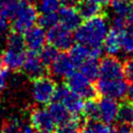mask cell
Segmentation results:
<instances>
[{
	"mask_svg": "<svg viewBox=\"0 0 133 133\" xmlns=\"http://www.w3.org/2000/svg\"><path fill=\"white\" fill-rule=\"evenodd\" d=\"M109 29L107 19L101 14L81 23L75 30L74 39L90 49L102 48Z\"/></svg>",
	"mask_w": 133,
	"mask_h": 133,
	"instance_id": "1",
	"label": "cell"
},
{
	"mask_svg": "<svg viewBox=\"0 0 133 133\" xmlns=\"http://www.w3.org/2000/svg\"><path fill=\"white\" fill-rule=\"evenodd\" d=\"M31 96L38 105H48L54 100L56 83L49 76L43 75L31 79Z\"/></svg>",
	"mask_w": 133,
	"mask_h": 133,
	"instance_id": "2",
	"label": "cell"
},
{
	"mask_svg": "<svg viewBox=\"0 0 133 133\" xmlns=\"http://www.w3.org/2000/svg\"><path fill=\"white\" fill-rule=\"evenodd\" d=\"M54 100L60 102L73 117H81L84 106L83 99L72 91L65 83L56 85Z\"/></svg>",
	"mask_w": 133,
	"mask_h": 133,
	"instance_id": "3",
	"label": "cell"
},
{
	"mask_svg": "<svg viewBox=\"0 0 133 133\" xmlns=\"http://www.w3.org/2000/svg\"><path fill=\"white\" fill-rule=\"evenodd\" d=\"M37 17H38V11L34 5L30 3L21 2L15 17L11 19L10 30L23 34L29 28L34 26Z\"/></svg>",
	"mask_w": 133,
	"mask_h": 133,
	"instance_id": "4",
	"label": "cell"
},
{
	"mask_svg": "<svg viewBox=\"0 0 133 133\" xmlns=\"http://www.w3.org/2000/svg\"><path fill=\"white\" fill-rule=\"evenodd\" d=\"M65 79H66L65 84L68 85V87L72 91L80 96L83 100L95 99V97L98 94L96 89V85H94V83L91 82L92 80L87 78L80 71L79 72L74 71Z\"/></svg>",
	"mask_w": 133,
	"mask_h": 133,
	"instance_id": "5",
	"label": "cell"
},
{
	"mask_svg": "<svg viewBox=\"0 0 133 133\" xmlns=\"http://www.w3.org/2000/svg\"><path fill=\"white\" fill-rule=\"evenodd\" d=\"M128 83L126 78L121 79H102L97 78L96 89L97 92L104 97L113 98L117 101L127 97Z\"/></svg>",
	"mask_w": 133,
	"mask_h": 133,
	"instance_id": "6",
	"label": "cell"
},
{
	"mask_svg": "<svg viewBox=\"0 0 133 133\" xmlns=\"http://www.w3.org/2000/svg\"><path fill=\"white\" fill-rule=\"evenodd\" d=\"M47 43L55 47L58 51H68L74 45V35L72 31L65 29L60 24L48 29L46 33Z\"/></svg>",
	"mask_w": 133,
	"mask_h": 133,
	"instance_id": "7",
	"label": "cell"
},
{
	"mask_svg": "<svg viewBox=\"0 0 133 133\" xmlns=\"http://www.w3.org/2000/svg\"><path fill=\"white\" fill-rule=\"evenodd\" d=\"M75 69H76V65L71 59L69 53H65V51L58 52L54 60L48 66L49 73L57 79L66 78L75 71Z\"/></svg>",
	"mask_w": 133,
	"mask_h": 133,
	"instance_id": "8",
	"label": "cell"
},
{
	"mask_svg": "<svg viewBox=\"0 0 133 133\" xmlns=\"http://www.w3.org/2000/svg\"><path fill=\"white\" fill-rule=\"evenodd\" d=\"M98 78H102V79L125 78L124 63L113 55H108L104 57L99 63Z\"/></svg>",
	"mask_w": 133,
	"mask_h": 133,
	"instance_id": "9",
	"label": "cell"
},
{
	"mask_svg": "<svg viewBox=\"0 0 133 133\" xmlns=\"http://www.w3.org/2000/svg\"><path fill=\"white\" fill-rule=\"evenodd\" d=\"M98 105V119L104 123L112 124L117 119L119 111V103L117 100L109 97H104L97 101Z\"/></svg>",
	"mask_w": 133,
	"mask_h": 133,
	"instance_id": "10",
	"label": "cell"
},
{
	"mask_svg": "<svg viewBox=\"0 0 133 133\" xmlns=\"http://www.w3.org/2000/svg\"><path fill=\"white\" fill-rule=\"evenodd\" d=\"M30 126L37 130H55L56 124L53 121L48 109L45 107H34L31 109L29 114Z\"/></svg>",
	"mask_w": 133,
	"mask_h": 133,
	"instance_id": "11",
	"label": "cell"
},
{
	"mask_svg": "<svg viewBox=\"0 0 133 133\" xmlns=\"http://www.w3.org/2000/svg\"><path fill=\"white\" fill-rule=\"evenodd\" d=\"M22 71L30 79H34L36 77L46 75L48 68L43 63L37 52L28 51L25 54L24 62L22 65Z\"/></svg>",
	"mask_w": 133,
	"mask_h": 133,
	"instance_id": "12",
	"label": "cell"
},
{
	"mask_svg": "<svg viewBox=\"0 0 133 133\" xmlns=\"http://www.w3.org/2000/svg\"><path fill=\"white\" fill-rule=\"evenodd\" d=\"M23 36L28 51L38 52L47 43L45 29L41 26H32L23 33Z\"/></svg>",
	"mask_w": 133,
	"mask_h": 133,
	"instance_id": "13",
	"label": "cell"
},
{
	"mask_svg": "<svg viewBox=\"0 0 133 133\" xmlns=\"http://www.w3.org/2000/svg\"><path fill=\"white\" fill-rule=\"evenodd\" d=\"M59 24L70 31H75L82 23V18L76 7L63 6L58 9Z\"/></svg>",
	"mask_w": 133,
	"mask_h": 133,
	"instance_id": "14",
	"label": "cell"
},
{
	"mask_svg": "<svg viewBox=\"0 0 133 133\" xmlns=\"http://www.w3.org/2000/svg\"><path fill=\"white\" fill-rule=\"evenodd\" d=\"M25 54H26L25 50H16L10 48H5V50L1 55L4 66L8 71H14V72L22 71Z\"/></svg>",
	"mask_w": 133,
	"mask_h": 133,
	"instance_id": "15",
	"label": "cell"
},
{
	"mask_svg": "<svg viewBox=\"0 0 133 133\" xmlns=\"http://www.w3.org/2000/svg\"><path fill=\"white\" fill-rule=\"evenodd\" d=\"M103 4V0H80L76 8L81 18L86 20L101 15Z\"/></svg>",
	"mask_w": 133,
	"mask_h": 133,
	"instance_id": "16",
	"label": "cell"
},
{
	"mask_svg": "<svg viewBox=\"0 0 133 133\" xmlns=\"http://www.w3.org/2000/svg\"><path fill=\"white\" fill-rule=\"evenodd\" d=\"M119 31L121 29L116 28H111L109 29L104 43H103V48L107 52L108 55H113L116 56L117 54L121 53V37H119Z\"/></svg>",
	"mask_w": 133,
	"mask_h": 133,
	"instance_id": "17",
	"label": "cell"
},
{
	"mask_svg": "<svg viewBox=\"0 0 133 133\" xmlns=\"http://www.w3.org/2000/svg\"><path fill=\"white\" fill-rule=\"evenodd\" d=\"M47 109H48L49 113L51 114L53 121L55 122L56 127L70 121L71 118H73V116L65 109V107L58 101H54V102L49 103Z\"/></svg>",
	"mask_w": 133,
	"mask_h": 133,
	"instance_id": "18",
	"label": "cell"
},
{
	"mask_svg": "<svg viewBox=\"0 0 133 133\" xmlns=\"http://www.w3.org/2000/svg\"><path fill=\"white\" fill-rule=\"evenodd\" d=\"M69 55L71 57V59L73 60L74 64L77 66H79L84 60H86L87 58L89 57H95L94 54H92V50L84 45H81V44H76V45H73L71 48H70V52H69Z\"/></svg>",
	"mask_w": 133,
	"mask_h": 133,
	"instance_id": "19",
	"label": "cell"
},
{
	"mask_svg": "<svg viewBox=\"0 0 133 133\" xmlns=\"http://www.w3.org/2000/svg\"><path fill=\"white\" fill-rule=\"evenodd\" d=\"M121 53L130 56L133 55V24L125 26L119 31Z\"/></svg>",
	"mask_w": 133,
	"mask_h": 133,
	"instance_id": "20",
	"label": "cell"
},
{
	"mask_svg": "<svg viewBox=\"0 0 133 133\" xmlns=\"http://www.w3.org/2000/svg\"><path fill=\"white\" fill-rule=\"evenodd\" d=\"M99 63L100 61L98 60V58L91 56L84 60L78 68L83 75H85L90 80H95L99 75Z\"/></svg>",
	"mask_w": 133,
	"mask_h": 133,
	"instance_id": "21",
	"label": "cell"
},
{
	"mask_svg": "<svg viewBox=\"0 0 133 133\" xmlns=\"http://www.w3.org/2000/svg\"><path fill=\"white\" fill-rule=\"evenodd\" d=\"M133 5L131 0H113L111 1V11L113 18H122L127 20L130 9Z\"/></svg>",
	"mask_w": 133,
	"mask_h": 133,
	"instance_id": "22",
	"label": "cell"
},
{
	"mask_svg": "<svg viewBox=\"0 0 133 133\" xmlns=\"http://www.w3.org/2000/svg\"><path fill=\"white\" fill-rule=\"evenodd\" d=\"M21 2L19 0H0V17L8 20H11L19 6H20Z\"/></svg>",
	"mask_w": 133,
	"mask_h": 133,
	"instance_id": "23",
	"label": "cell"
},
{
	"mask_svg": "<svg viewBox=\"0 0 133 133\" xmlns=\"http://www.w3.org/2000/svg\"><path fill=\"white\" fill-rule=\"evenodd\" d=\"M36 23L44 29H50L55 25L59 24L58 14L57 12H49V14H41L37 17Z\"/></svg>",
	"mask_w": 133,
	"mask_h": 133,
	"instance_id": "24",
	"label": "cell"
},
{
	"mask_svg": "<svg viewBox=\"0 0 133 133\" xmlns=\"http://www.w3.org/2000/svg\"><path fill=\"white\" fill-rule=\"evenodd\" d=\"M58 52L59 51L55 47L48 44V45H45L37 53H38V56H39L41 60L43 61V63L48 68L51 64V62L54 60V58L56 57Z\"/></svg>",
	"mask_w": 133,
	"mask_h": 133,
	"instance_id": "25",
	"label": "cell"
},
{
	"mask_svg": "<svg viewBox=\"0 0 133 133\" xmlns=\"http://www.w3.org/2000/svg\"><path fill=\"white\" fill-rule=\"evenodd\" d=\"M57 127L56 133H79L81 129V117H73Z\"/></svg>",
	"mask_w": 133,
	"mask_h": 133,
	"instance_id": "26",
	"label": "cell"
},
{
	"mask_svg": "<svg viewBox=\"0 0 133 133\" xmlns=\"http://www.w3.org/2000/svg\"><path fill=\"white\" fill-rule=\"evenodd\" d=\"M117 119L122 124L133 126V103H127L119 106Z\"/></svg>",
	"mask_w": 133,
	"mask_h": 133,
	"instance_id": "27",
	"label": "cell"
},
{
	"mask_svg": "<svg viewBox=\"0 0 133 133\" xmlns=\"http://www.w3.org/2000/svg\"><path fill=\"white\" fill-rule=\"evenodd\" d=\"M87 125L90 127L94 133H116V129L112 126V124L104 123L99 119L88 121Z\"/></svg>",
	"mask_w": 133,
	"mask_h": 133,
	"instance_id": "28",
	"label": "cell"
},
{
	"mask_svg": "<svg viewBox=\"0 0 133 133\" xmlns=\"http://www.w3.org/2000/svg\"><path fill=\"white\" fill-rule=\"evenodd\" d=\"M82 116L87 118L88 121L98 119V105L95 99H89L86 100V102H84Z\"/></svg>",
	"mask_w": 133,
	"mask_h": 133,
	"instance_id": "29",
	"label": "cell"
},
{
	"mask_svg": "<svg viewBox=\"0 0 133 133\" xmlns=\"http://www.w3.org/2000/svg\"><path fill=\"white\" fill-rule=\"evenodd\" d=\"M60 8L59 0H39L37 3V11L39 14L56 12Z\"/></svg>",
	"mask_w": 133,
	"mask_h": 133,
	"instance_id": "30",
	"label": "cell"
},
{
	"mask_svg": "<svg viewBox=\"0 0 133 133\" xmlns=\"http://www.w3.org/2000/svg\"><path fill=\"white\" fill-rule=\"evenodd\" d=\"M21 127L22 125L17 119H10L1 126L0 133H21Z\"/></svg>",
	"mask_w": 133,
	"mask_h": 133,
	"instance_id": "31",
	"label": "cell"
},
{
	"mask_svg": "<svg viewBox=\"0 0 133 133\" xmlns=\"http://www.w3.org/2000/svg\"><path fill=\"white\" fill-rule=\"evenodd\" d=\"M124 73L125 78L129 81H133V57H130L124 63Z\"/></svg>",
	"mask_w": 133,
	"mask_h": 133,
	"instance_id": "32",
	"label": "cell"
},
{
	"mask_svg": "<svg viewBox=\"0 0 133 133\" xmlns=\"http://www.w3.org/2000/svg\"><path fill=\"white\" fill-rule=\"evenodd\" d=\"M9 30H10V25L7 22V20L0 17V41L5 39Z\"/></svg>",
	"mask_w": 133,
	"mask_h": 133,
	"instance_id": "33",
	"label": "cell"
},
{
	"mask_svg": "<svg viewBox=\"0 0 133 133\" xmlns=\"http://www.w3.org/2000/svg\"><path fill=\"white\" fill-rule=\"evenodd\" d=\"M116 133H133V129L131 128L130 125L121 123L118 128H116Z\"/></svg>",
	"mask_w": 133,
	"mask_h": 133,
	"instance_id": "34",
	"label": "cell"
},
{
	"mask_svg": "<svg viewBox=\"0 0 133 133\" xmlns=\"http://www.w3.org/2000/svg\"><path fill=\"white\" fill-rule=\"evenodd\" d=\"M80 0H59L60 5L62 6H71V7H77Z\"/></svg>",
	"mask_w": 133,
	"mask_h": 133,
	"instance_id": "35",
	"label": "cell"
},
{
	"mask_svg": "<svg viewBox=\"0 0 133 133\" xmlns=\"http://www.w3.org/2000/svg\"><path fill=\"white\" fill-rule=\"evenodd\" d=\"M127 97L131 102H133V81H130L127 88Z\"/></svg>",
	"mask_w": 133,
	"mask_h": 133,
	"instance_id": "36",
	"label": "cell"
},
{
	"mask_svg": "<svg viewBox=\"0 0 133 133\" xmlns=\"http://www.w3.org/2000/svg\"><path fill=\"white\" fill-rule=\"evenodd\" d=\"M21 133H33V128L30 125H22Z\"/></svg>",
	"mask_w": 133,
	"mask_h": 133,
	"instance_id": "37",
	"label": "cell"
},
{
	"mask_svg": "<svg viewBox=\"0 0 133 133\" xmlns=\"http://www.w3.org/2000/svg\"><path fill=\"white\" fill-rule=\"evenodd\" d=\"M79 133H94V132H92V130L90 129V127L88 125H85L83 128L80 129Z\"/></svg>",
	"mask_w": 133,
	"mask_h": 133,
	"instance_id": "38",
	"label": "cell"
},
{
	"mask_svg": "<svg viewBox=\"0 0 133 133\" xmlns=\"http://www.w3.org/2000/svg\"><path fill=\"white\" fill-rule=\"evenodd\" d=\"M127 21H128L129 24H133V5H132V7L130 9V12L127 17Z\"/></svg>",
	"mask_w": 133,
	"mask_h": 133,
	"instance_id": "39",
	"label": "cell"
},
{
	"mask_svg": "<svg viewBox=\"0 0 133 133\" xmlns=\"http://www.w3.org/2000/svg\"><path fill=\"white\" fill-rule=\"evenodd\" d=\"M20 2H22V3H30V4H32V3H34L36 0H19Z\"/></svg>",
	"mask_w": 133,
	"mask_h": 133,
	"instance_id": "40",
	"label": "cell"
},
{
	"mask_svg": "<svg viewBox=\"0 0 133 133\" xmlns=\"http://www.w3.org/2000/svg\"><path fill=\"white\" fill-rule=\"evenodd\" d=\"M36 133H55L54 130H43V131H37Z\"/></svg>",
	"mask_w": 133,
	"mask_h": 133,
	"instance_id": "41",
	"label": "cell"
},
{
	"mask_svg": "<svg viewBox=\"0 0 133 133\" xmlns=\"http://www.w3.org/2000/svg\"><path fill=\"white\" fill-rule=\"evenodd\" d=\"M4 69V64H3V60H2V56L0 55V71Z\"/></svg>",
	"mask_w": 133,
	"mask_h": 133,
	"instance_id": "42",
	"label": "cell"
},
{
	"mask_svg": "<svg viewBox=\"0 0 133 133\" xmlns=\"http://www.w3.org/2000/svg\"><path fill=\"white\" fill-rule=\"evenodd\" d=\"M111 1H113V0H103L104 4H105V3H108V2H111Z\"/></svg>",
	"mask_w": 133,
	"mask_h": 133,
	"instance_id": "43",
	"label": "cell"
},
{
	"mask_svg": "<svg viewBox=\"0 0 133 133\" xmlns=\"http://www.w3.org/2000/svg\"><path fill=\"white\" fill-rule=\"evenodd\" d=\"M0 95H1V92H0Z\"/></svg>",
	"mask_w": 133,
	"mask_h": 133,
	"instance_id": "44",
	"label": "cell"
}]
</instances>
